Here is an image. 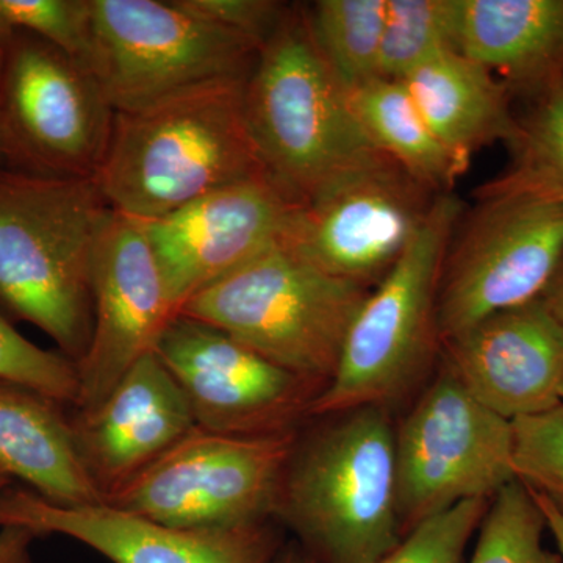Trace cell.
<instances>
[{
    "instance_id": "obj_1",
    "label": "cell",
    "mask_w": 563,
    "mask_h": 563,
    "mask_svg": "<svg viewBox=\"0 0 563 563\" xmlns=\"http://www.w3.org/2000/svg\"><path fill=\"white\" fill-rule=\"evenodd\" d=\"M246 80L207 81L114 111L109 146L92 177L110 209L157 220L225 185L268 176L244 114Z\"/></svg>"
},
{
    "instance_id": "obj_2",
    "label": "cell",
    "mask_w": 563,
    "mask_h": 563,
    "mask_svg": "<svg viewBox=\"0 0 563 563\" xmlns=\"http://www.w3.org/2000/svg\"><path fill=\"white\" fill-rule=\"evenodd\" d=\"M317 420L296 439L274 523L317 563H379L404 539L390 410L361 407Z\"/></svg>"
},
{
    "instance_id": "obj_3",
    "label": "cell",
    "mask_w": 563,
    "mask_h": 563,
    "mask_svg": "<svg viewBox=\"0 0 563 563\" xmlns=\"http://www.w3.org/2000/svg\"><path fill=\"white\" fill-rule=\"evenodd\" d=\"M109 210L92 179L0 166V309L76 365L90 344L92 258Z\"/></svg>"
},
{
    "instance_id": "obj_4",
    "label": "cell",
    "mask_w": 563,
    "mask_h": 563,
    "mask_svg": "<svg viewBox=\"0 0 563 563\" xmlns=\"http://www.w3.org/2000/svg\"><path fill=\"white\" fill-rule=\"evenodd\" d=\"M244 114L266 174L296 206L384 155L355 120L306 11L288 10L263 44L244 85Z\"/></svg>"
},
{
    "instance_id": "obj_5",
    "label": "cell",
    "mask_w": 563,
    "mask_h": 563,
    "mask_svg": "<svg viewBox=\"0 0 563 563\" xmlns=\"http://www.w3.org/2000/svg\"><path fill=\"white\" fill-rule=\"evenodd\" d=\"M462 210L457 196H437L401 258L355 314L310 420L369 406L390 410L431 372L442 354L440 279Z\"/></svg>"
},
{
    "instance_id": "obj_6",
    "label": "cell",
    "mask_w": 563,
    "mask_h": 563,
    "mask_svg": "<svg viewBox=\"0 0 563 563\" xmlns=\"http://www.w3.org/2000/svg\"><path fill=\"white\" fill-rule=\"evenodd\" d=\"M369 291L279 244L203 288L179 313L221 329L288 372L328 385Z\"/></svg>"
},
{
    "instance_id": "obj_7",
    "label": "cell",
    "mask_w": 563,
    "mask_h": 563,
    "mask_svg": "<svg viewBox=\"0 0 563 563\" xmlns=\"http://www.w3.org/2000/svg\"><path fill=\"white\" fill-rule=\"evenodd\" d=\"M563 263V195L512 173L453 236L439 288L442 343L542 298Z\"/></svg>"
},
{
    "instance_id": "obj_8",
    "label": "cell",
    "mask_w": 563,
    "mask_h": 563,
    "mask_svg": "<svg viewBox=\"0 0 563 563\" xmlns=\"http://www.w3.org/2000/svg\"><path fill=\"white\" fill-rule=\"evenodd\" d=\"M88 69L114 111L221 79L250 77L262 47L180 0H90Z\"/></svg>"
},
{
    "instance_id": "obj_9",
    "label": "cell",
    "mask_w": 563,
    "mask_h": 563,
    "mask_svg": "<svg viewBox=\"0 0 563 563\" xmlns=\"http://www.w3.org/2000/svg\"><path fill=\"white\" fill-rule=\"evenodd\" d=\"M299 432L239 437L196 426L103 504L180 529L274 521Z\"/></svg>"
},
{
    "instance_id": "obj_10",
    "label": "cell",
    "mask_w": 563,
    "mask_h": 563,
    "mask_svg": "<svg viewBox=\"0 0 563 563\" xmlns=\"http://www.w3.org/2000/svg\"><path fill=\"white\" fill-rule=\"evenodd\" d=\"M114 110L87 66L54 44L11 31L0 74V150L7 168L92 179Z\"/></svg>"
},
{
    "instance_id": "obj_11",
    "label": "cell",
    "mask_w": 563,
    "mask_h": 563,
    "mask_svg": "<svg viewBox=\"0 0 563 563\" xmlns=\"http://www.w3.org/2000/svg\"><path fill=\"white\" fill-rule=\"evenodd\" d=\"M396 501L404 537L517 479L512 421L466 390L446 365L395 428Z\"/></svg>"
},
{
    "instance_id": "obj_12",
    "label": "cell",
    "mask_w": 563,
    "mask_h": 563,
    "mask_svg": "<svg viewBox=\"0 0 563 563\" xmlns=\"http://www.w3.org/2000/svg\"><path fill=\"white\" fill-rule=\"evenodd\" d=\"M437 196L379 155L296 206L282 246L372 290L401 258Z\"/></svg>"
},
{
    "instance_id": "obj_13",
    "label": "cell",
    "mask_w": 563,
    "mask_h": 563,
    "mask_svg": "<svg viewBox=\"0 0 563 563\" xmlns=\"http://www.w3.org/2000/svg\"><path fill=\"white\" fill-rule=\"evenodd\" d=\"M154 352L187 396L196 424L225 435L301 431L325 388L180 313L168 322Z\"/></svg>"
},
{
    "instance_id": "obj_14",
    "label": "cell",
    "mask_w": 563,
    "mask_h": 563,
    "mask_svg": "<svg viewBox=\"0 0 563 563\" xmlns=\"http://www.w3.org/2000/svg\"><path fill=\"white\" fill-rule=\"evenodd\" d=\"M92 332L77 372L76 409L98 406L155 344L177 312L139 220L109 210L91 273Z\"/></svg>"
},
{
    "instance_id": "obj_15",
    "label": "cell",
    "mask_w": 563,
    "mask_h": 563,
    "mask_svg": "<svg viewBox=\"0 0 563 563\" xmlns=\"http://www.w3.org/2000/svg\"><path fill=\"white\" fill-rule=\"evenodd\" d=\"M295 209L268 176H258L140 221L176 312L203 288L279 246Z\"/></svg>"
},
{
    "instance_id": "obj_16",
    "label": "cell",
    "mask_w": 563,
    "mask_h": 563,
    "mask_svg": "<svg viewBox=\"0 0 563 563\" xmlns=\"http://www.w3.org/2000/svg\"><path fill=\"white\" fill-rule=\"evenodd\" d=\"M3 526L36 537H68L111 563H274L284 548L274 521L232 529L172 528L107 504L57 506L16 485L0 501Z\"/></svg>"
},
{
    "instance_id": "obj_17",
    "label": "cell",
    "mask_w": 563,
    "mask_h": 563,
    "mask_svg": "<svg viewBox=\"0 0 563 563\" xmlns=\"http://www.w3.org/2000/svg\"><path fill=\"white\" fill-rule=\"evenodd\" d=\"M443 363L506 420L562 402L563 325L543 298L492 314L442 343Z\"/></svg>"
},
{
    "instance_id": "obj_18",
    "label": "cell",
    "mask_w": 563,
    "mask_h": 563,
    "mask_svg": "<svg viewBox=\"0 0 563 563\" xmlns=\"http://www.w3.org/2000/svg\"><path fill=\"white\" fill-rule=\"evenodd\" d=\"M74 443L103 501L196 428L190 402L155 352L102 402L70 413Z\"/></svg>"
},
{
    "instance_id": "obj_19",
    "label": "cell",
    "mask_w": 563,
    "mask_h": 563,
    "mask_svg": "<svg viewBox=\"0 0 563 563\" xmlns=\"http://www.w3.org/2000/svg\"><path fill=\"white\" fill-rule=\"evenodd\" d=\"M459 52L539 95L563 81V0H459Z\"/></svg>"
},
{
    "instance_id": "obj_20",
    "label": "cell",
    "mask_w": 563,
    "mask_h": 563,
    "mask_svg": "<svg viewBox=\"0 0 563 563\" xmlns=\"http://www.w3.org/2000/svg\"><path fill=\"white\" fill-rule=\"evenodd\" d=\"M68 407L33 388L0 380V466L57 506L103 504L77 454Z\"/></svg>"
},
{
    "instance_id": "obj_21",
    "label": "cell",
    "mask_w": 563,
    "mask_h": 563,
    "mask_svg": "<svg viewBox=\"0 0 563 563\" xmlns=\"http://www.w3.org/2000/svg\"><path fill=\"white\" fill-rule=\"evenodd\" d=\"M402 81L433 135L465 168L474 152L520 136L509 88L459 51L432 58Z\"/></svg>"
},
{
    "instance_id": "obj_22",
    "label": "cell",
    "mask_w": 563,
    "mask_h": 563,
    "mask_svg": "<svg viewBox=\"0 0 563 563\" xmlns=\"http://www.w3.org/2000/svg\"><path fill=\"white\" fill-rule=\"evenodd\" d=\"M362 131L390 158L429 190L450 192L465 166L437 140L402 80L373 79L347 91Z\"/></svg>"
},
{
    "instance_id": "obj_23",
    "label": "cell",
    "mask_w": 563,
    "mask_h": 563,
    "mask_svg": "<svg viewBox=\"0 0 563 563\" xmlns=\"http://www.w3.org/2000/svg\"><path fill=\"white\" fill-rule=\"evenodd\" d=\"M387 0H320L306 11L314 43L350 91L377 79Z\"/></svg>"
},
{
    "instance_id": "obj_24",
    "label": "cell",
    "mask_w": 563,
    "mask_h": 563,
    "mask_svg": "<svg viewBox=\"0 0 563 563\" xmlns=\"http://www.w3.org/2000/svg\"><path fill=\"white\" fill-rule=\"evenodd\" d=\"M459 0H387L377 77L404 80L444 52L459 51Z\"/></svg>"
},
{
    "instance_id": "obj_25",
    "label": "cell",
    "mask_w": 563,
    "mask_h": 563,
    "mask_svg": "<svg viewBox=\"0 0 563 563\" xmlns=\"http://www.w3.org/2000/svg\"><path fill=\"white\" fill-rule=\"evenodd\" d=\"M547 520L532 493L512 481L492 499L468 563H563L544 548Z\"/></svg>"
},
{
    "instance_id": "obj_26",
    "label": "cell",
    "mask_w": 563,
    "mask_h": 563,
    "mask_svg": "<svg viewBox=\"0 0 563 563\" xmlns=\"http://www.w3.org/2000/svg\"><path fill=\"white\" fill-rule=\"evenodd\" d=\"M512 426L515 477L563 514V402Z\"/></svg>"
},
{
    "instance_id": "obj_27",
    "label": "cell",
    "mask_w": 563,
    "mask_h": 563,
    "mask_svg": "<svg viewBox=\"0 0 563 563\" xmlns=\"http://www.w3.org/2000/svg\"><path fill=\"white\" fill-rule=\"evenodd\" d=\"M0 380L24 385L76 409L80 379L76 362L43 350L14 329L0 309Z\"/></svg>"
},
{
    "instance_id": "obj_28",
    "label": "cell",
    "mask_w": 563,
    "mask_h": 563,
    "mask_svg": "<svg viewBox=\"0 0 563 563\" xmlns=\"http://www.w3.org/2000/svg\"><path fill=\"white\" fill-rule=\"evenodd\" d=\"M0 24L47 41L88 68L90 0H0Z\"/></svg>"
},
{
    "instance_id": "obj_29",
    "label": "cell",
    "mask_w": 563,
    "mask_h": 563,
    "mask_svg": "<svg viewBox=\"0 0 563 563\" xmlns=\"http://www.w3.org/2000/svg\"><path fill=\"white\" fill-rule=\"evenodd\" d=\"M492 501L474 499L417 526L379 563H465L466 547Z\"/></svg>"
},
{
    "instance_id": "obj_30",
    "label": "cell",
    "mask_w": 563,
    "mask_h": 563,
    "mask_svg": "<svg viewBox=\"0 0 563 563\" xmlns=\"http://www.w3.org/2000/svg\"><path fill=\"white\" fill-rule=\"evenodd\" d=\"M517 172L563 195V81L540 95L515 141Z\"/></svg>"
},
{
    "instance_id": "obj_31",
    "label": "cell",
    "mask_w": 563,
    "mask_h": 563,
    "mask_svg": "<svg viewBox=\"0 0 563 563\" xmlns=\"http://www.w3.org/2000/svg\"><path fill=\"white\" fill-rule=\"evenodd\" d=\"M185 9L225 31L263 46L287 16L284 3L273 0H180Z\"/></svg>"
},
{
    "instance_id": "obj_32",
    "label": "cell",
    "mask_w": 563,
    "mask_h": 563,
    "mask_svg": "<svg viewBox=\"0 0 563 563\" xmlns=\"http://www.w3.org/2000/svg\"><path fill=\"white\" fill-rule=\"evenodd\" d=\"M35 533L18 526L0 528V563H32Z\"/></svg>"
},
{
    "instance_id": "obj_33",
    "label": "cell",
    "mask_w": 563,
    "mask_h": 563,
    "mask_svg": "<svg viewBox=\"0 0 563 563\" xmlns=\"http://www.w3.org/2000/svg\"><path fill=\"white\" fill-rule=\"evenodd\" d=\"M528 488V487H526ZM529 490V488H528ZM531 492V490H529ZM532 493L533 499H536L537 506L540 507L544 515V520H547L548 531L553 533L555 544L559 548V554H561L563 561V514L559 512L558 509L548 501L547 498L542 495H537V493Z\"/></svg>"
},
{
    "instance_id": "obj_34",
    "label": "cell",
    "mask_w": 563,
    "mask_h": 563,
    "mask_svg": "<svg viewBox=\"0 0 563 563\" xmlns=\"http://www.w3.org/2000/svg\"><path fill=\"white\" fill-rule=\"evenodd\" d=\"M542 298L547 302L548 309L553 312L554 317L563 325V263Z\"/></svg>"
},
{
    "instance_id": "obj_35",
    "label": "cell",
    "mask_w": 563,
    "mask_h": 563,
    "mask_svg": "<svg viewBox=\"0 0 563 563\" xmlns=\"http://www.w3.org/2000/svg\"><path fill=\"white\" fill-rule=\"evenodd\" d=\"M274 563H317L298 543L288 544L280 550Z\"/></svg>"
},
{
    "instance_id": "obj_36",
    "label": "cell",
    "mask_w": 563,
    "mask_h": 563,
    "mask_svg": "<svg viewBox=\"0 0 563 563\" xmlns=\"http://www.w3.org/2000/svg\"><path fill=\"white\" fill-rule=\"evenodd\" d=\"M13 477H11L10 474L7 473L2 466H0V501H2L5 493L9 492L11 487H13Z\"/></svg>"
},
{
    "instance_id": "obj_37",
    "label": "cell",
    "mask_w": 563,
    "mask_h": 563,
    "mask_svg": "<svg viewBox=\"0 0 563 563\" xmlns=\"http://www.w3.org/2000/svg\"><path fill=\"white\" fill-rule=\"evenodd\" d=\"M11 31L9 29L3 27L2 24H0V74H2V66H3V58H5V51H7V41H9Z\"/></svg>"
},
{
    "instance_id": "obj_38",
    "label": "cell",
    "mask_w": 563,
    "mask_h": 563,
    "mask_svg": "<svg viewBox=\"0 0 563 563\" xmlns=\"http://www.w3.org/2000/svg\"><path fill=\"white\" fill-rule=\"evenodd\" d=\"M0 166H5V162H3L2 150H0Z\"/></svg>"
},
{
    "instance_id": "obj_39",
    "label": "cell",
    "mask_w": 563,
    "mask_h": 563,
    "mask_svg": "<svg viewBox=\"0 0 563 563\" xmlns=\"http://www.w3.org/2000/svg\"><path fill=\"white\" fill-rule=\"evenodd\" d=\"M561 399H562V402H563V384H562V388H561Z\"/></svg>"
}]
</instances>
